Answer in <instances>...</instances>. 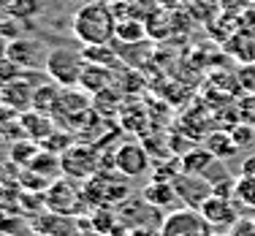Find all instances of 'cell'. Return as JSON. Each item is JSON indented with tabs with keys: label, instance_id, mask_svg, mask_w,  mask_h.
<instances>
[{
	"label": "cell",
	"instance_id": "obj_1",
	"mask_svg": "<svg viewBox=\"0 0 255 236\" xmlns=\"http://www.w3.org/2000/svg\"><path fill=\"white\" fill-rule=\"evenodd\" d=\"M74 35L84 46L112 44L117 35V14L103 0H90L74 14Z\"/></svg>",
	"mask_w": 255,
	"mask_h": 236
},
{
	"label": "cell",
	"instance_id": "obj_12",
	"mask_svg": "<svg viewBox=\"0 0 255 236\" xmlns=\"http://www.w3.org/2000/svg\"><path fill=\"white\" fill-rule=\"evenodd\" d=\"M19 128L25 130L27 138H33V141H44V138H49L54 133V119L52 114H44V112H35V109H30V112L19 114Z\"/></svg>",
	"mask_w": 255,
	"mask_h": 236
},
{
	"label": "cell",
	"instance_id": "obj_29",
	"mask_svg": "<svg viewBox=\"0 0 255 236\" xmlns=\"http://www.w3.org/2000/svg\"><path fill=\"white\" fill-rule=\"evenodd\" d=\"M242 174H245V177H255V152L242 160Z\"/></svg>",
	"mask_w": 255,
	"mask_h": 236
},
{
	"label": "cell",
	"instance_id": "obj_17",
	"mask_svg": "<svg viewBox=\"0 0 255 236\" xmlns=\"http://www.w3.org/2000/svg\"><path fill=\"white\" fill-rule=\"evenodd\" d=\"M60 95H63V87L57 82H44L35 87V95H33V109L35 112H44V114H52L54 106H57Z\"/></svg>",
	"mask_w": 255,
	"mask_h": 236
},
{
	"label": "cell",
	"instance_id": "obj_25",
	"mask_svg": "<svg viewBox=\"0 0 255 236\" xmlns=\"http://www.w3.org/2000/svg\"><path fill=\"white\" fill-rule=\"evenodd\" d=\"M236 82L245 95H255V63H245L236 71Z\"/></svg>",
	"mask_w": 255,
	"mask_h": 236
},
{
	"label": "cell",
	"instance_id": "obj_14",
	"mask_svg": "<svg viewBox=\"0 0 255 236\" xmlns=\"http://www.w3.org/2000/svg\"><path fill=\"white\" fill-rule=\"evenodd\" d=\"M114 82V71L112 68H103V65H93L87 63L82 71V79H79V87L90 95H98L103 90H109Z\"/></svg>",
	"mask_w": 255,
	"mask_h": 236
},
{
	"label": "cell",
	"instance_id": "obj_7",
	"mask_svg": "<svg viewBox=\"0 0 255 236\" xmlns=\"http://www.w3.org/2000/svg\"><path fill=\"white\" fill-rule=\"evenodd\" d=\"M60 163H63V174L76 179H90L98 174V155L90 147H68L60 155Z\"/></svg>",
	"mask_w": 255,
	"mask_h": 236
},
{
	"label": "cell",
	"instance_id": "obj_2",
	"mask_svg": "<svg viewBox=\"0 0 255 236\" xmlns=\"http://www.w3.org/2000/svg\"><path fill=\"white\" fill-rule=\"evenodd\" d=\"M84 57L82 52H74L68 46H60V49H52L46 54L44 71L52 82H57L60 87H79V79H82L84 71Z\"/></svg>",
	"mask_w": 255,
	"mask_h": 236
},
{
	"label": "cell",
	"instance_id": "obj_16",
	"mask_svg": "<svg viewBox=\"0 0 255 236\" xmlns=\"http://www.w3.org/2000/svg\"><path fill=\"white\" fill-rule=\"evenodd\" d=\"M84 63H93V65H103V68H117L120 65V52H114V41L112 44H93V46H84L82 49Z\"/></svg>",
	"mask_w": 255,
	"mask_h": 236
},
{
	"label": "cell",
	"instance_id": "obj_32",
	"mask_svg": "<svg viewBox=\"0 0 255 236\" xmlns=\"http://www.w3.org/2000/svg\"><path fill=\"white\" fill-rule=\"evenodd\" d=\"M0 3H3V0H0Z\"/></svg>",
	"mask_w": 255,
	"mask_h": 236
},
{
	"label": "cell",
	"instance_id": "obj_21",
	"mask_svg": "<svg viewBox=\"0 0 255 236\" xmlns=\"http://www.w3.org/2000/svg\"><path fill=\"white\" fill-rule=\"evenodd\" d=\"M117 41L123 44H144L147 38V27H144L141 19H133V16H125V19H117Z\"/></svg>",
	"mask_w": 255,
	"mask_h": 236
},
{
	"label": "cell",
	"instance_id": "obj_24",
	"mask_svg": "<svg viewBox=\"0 0 255 236\" xmlns=\"http://www.w3.org/2000/svg\"><path fill=\"white\" fill-rule=\"evenodd\" d=\"M68 147H71V133L68 130H54L49 138H44V141H41V149L54 152V155H63Z\"/></svg>",
	"mask_w": 255,
	"mask_h": 236
},
{
	"label": "cell",
	"instance_id": "obj_8",
	"mask_svg": "<svg viewBox=\"0 0 255 236\" xmlns=\"http://www.w3.org/2000/svg\"><path fill=\"white\" fill-rule=\"evenodd\" d=\"M174 187L179 193V201H185V207L190 209H201L204 201H209L215 196L212 182L206 177H196V174H185V171L174 179Z\"/></svg>",
	"mask_w": 255,
	"mask_h": 236
},
{
	"label": "cell",
	"instance_id": "obj_20",
	"mask_svg": "<svg viewBox=\"0 0 255 236\" xmlns=\"http://www.w3.org/2000/svg\"><path fill=\"white\" fill-rule=\"evenodd\" d=\"M228 52L245 63H255V33H236L234 38H228Z\"/></svg>",
	"mask_w": 255,
	"mask_h": 236
},
{
	"label": "cell",
	"instance_id": "obj_26",
	"mask_svg": "<svg viewBox=\"0 0 255 236\" xmlns=\"http://www.w3.org/2000/svg\"><path fill=\"white\" fill-rule=\"evenodd\" d=\"M22 76V68L14 63L11 57H3L0 60V90L5 87V84H11L14 79H19Z\"/></svg>",
	"mask_w": 255,
	"mask_h": 236
},
{
	"label": "cell",
	"instance_id": "obj_28",
	"mask_svg": "<svg viewBox=\"0 0 255 236\" xmlns=\"http://www.w3.org/2000/svg\"><path fill=\"white\" fill-rule=\"evenodd\" d=\"M231 136H234V141L239 144V149H242L245 144L253 141V128H250V125H239V128L231 130Z\"/></svg>",
	"mask_w": 255,
	"mask_h": 236
},
{
	"label": "cell",
	"instance_id": "obj_27",
	"mask_svg": "<svg viewBox=\"0 0 255 236\" xmlns=\"http://www.w3.org/2000/svg\"><path fill=\"white\" fill-rule=\"evenodd\" d=\"M226 236H255V217H239Z\"/></svg>",
	"mask_w": 255,
	"mask_h": 236
},
{
	"label": "cell",
	"instance_id": "obj_10",
	"mask_svg": "<svg viewBox=\"0 0 255 236\" xmlns=\"http://www.w3.org/2000/svg\"><path fill=\"white\" fill-rule=\"evenodd\" d=\"M33 95H35V87L27 76L14 79L11 84H5V87L0 90V101H3L14 114L30 112V109H33Z\"/></svg>",
	"mask_w": 255,
	"mask_h": 236
},
{
	"label": "cell",
	"instance_id": "obj_11",
	"mask_svg": "<svg viewBox=\"0 0 255 236\" xmlns=\"http://www.w3.org/2000/svg\"><path fill=\"white\" fill-rule=\"evenodd\" d=\"M141 198L152 209H174L179 201V193L174 187V182H168V179H152V182L144 187Z\"/></svg>",
	"mask_w": 255,
	"mask_h": 236
},
{
	"label": "cell",
	"instance_id": "obj_23",
	"mask_svg": "<svg viewBox=\"0 0 255 236\" xmlns=\"http://www.w3.org/2000/svg\"><path fill=\"white\" fill-rule=\"evenodd\" d=\"M3 8L11 19H30L38 11V0H3Z\"/></svg>",
	"mask_w": 255,
	"mask_h": 236
},
{
	"label": "cell",
	"instance_id": "obj_6",
	"mask_svg": "<svg viewBox=\"0 0 255 236\" xmlns=\"http://www.w3.org/2000/svg\"><path fill=\"white\" fill-rule=\"evenodd\" d=\"M201 215L206 217V223L212 226V231L220 234V231H231L236 220L242 217L239 207L234 204V198H226V196H212L209 201H204L201 207Z\"/></svg>",
	"mask_w": 255,
	"mask_h": 236
},
{
	"label": "cell",
	"instance_id": "obj_19",
	"mask_svg": "<svg viewBox=\"0 0 255 236\" xmlns=\"http://www.w3.org/2000/svg\"><path fill=\"white\" fill-rule=\"evenodd\" d=\"M206 149H209L217 160H223V157H234L236 152H239V144L234 141L231 130H217V133H212V136L206 138Z\"/></svg>",
	"mask_w": 255,
	"mask_h": 236
},
{
	"label": "cell",
	"instance_id": "obj_30",
	"mask_svg": "<svg viewBox=\"0 0 255 236\" xmlns=\"http://www.w3.org/2000/svg\"><path fill=\"white\" fill-rule=\"evenodd\" d=\"M5 54H8V41H5L3 35H0V60H3Z\"/></svg>",
	"mask_w": 255,
	"mask_h": 236
},
{
	"label": "cell",
	"instance_id": "obj_22",
	"mask_svg": "<svg viewBox=\"0 0 255 236\" xmlns=\"http://www.w3.org/2000/svg\"><path fill=\"white\" fill-rule=\"evenodd\" d=\"M234 198L242 204V207L255 209V177H245V174H239L236 187H234Z\"/></svg>",
	"mask_w": 255,
	"mask_h": 236
},
{
	"label": "cell",
	"instance_id": "obj_31",
	"mask_svg": "<svg viewBox=\"0 0 255 236\" xmlns=\"http://www.w3.org/2000/svg\"><path fill=\"white\" fill-rule=\"evenodd\" d=\"M212 236H226V234H212Z\"/></svg>",
	"mask_w": 255,
	"mask_h": 236
},
{
	"label": "cell",
	"instance_id": "obj_18",
	"mask_svg": "<svg viewBox=\"0 0 255 236\" xmlns=\"http://www.w3.org/2000/svg\"><path fill=\"white\" fill-rule=\"evenodd\" d=\"M38 152H41V144L38 141H33V138H19V141L11 144L8 160L22 171V168H30V163L38 157Z\"/></svg>",
	"mask_w": 255,
	"mask_h": 236
},
{
	"label": "cell",
	"instance_id": "obj_15",
	"mask_svg": "<svg viewBox=\"0 0 255 236\" xmlns=\"http://www.w3.org/2000/svg\"><path fill=\"white\" fill-rule=\"evenodd\" d=\"M215 160H217V157L212 155L206 147H193L190 152H185L179 157L182 171H185V174H196V177H204V174L212 168V163H215Z\"/></svg>",
	"mask_w": 255,
	"mask_h": 236
},
{
	"label": "cell",
	"instance_id": "obj_13",
	"mask_svg": "<svg viewBox=\"0 0 255 236\" xmlns=\"http://www.w3.org/2000/svg\"><path fill=\"white\" fill-rule=\"evenodd\" d=\"M19 68H35L38 63H46V54H41L38 41H27V38H16L8 44V54Z\"/></svg>",
	"mask_w": 255,
	"mask_h": 236
},
{
	"label": "cell",
	"instance_id": "obj_33",
	"mask_svg": "<svg viewBox=\"0 0 255 236\" xmlns=\"http://www.w3.org/2000/svg\"><path fill=\"white\" fill-rule=\"evenodd\" d=\"M253 3H255V0H253Z\"/></svg>",
	"mask_w": 255,
	"mask_h": 236
},
{
	"label": "cell",
	"instance_id": "obj_9",
	"mask_svg": "<svg viewBox=\"0 0 255 236\" xmlns=\"http://www.w3.org/2000/svg\"><path fill=\"white\" fill-rule=\"evenodd\" d=\"M74 193V187H71L65 179H57V182L49 185V190L44 193L46 196V207H49L54 215H74V212L82 209V193H76V196H71Z\"/></svg>",
	"mask_w": 255,
	"mask_h": 236
},
{
	"label": "cell",
	"instance_id": "obj_5",
	"mask_svg": "<svg viewBox=\"0 0 255 236\" xmlns=\"http://www.w3.org/2000/svg\"><path fill=\"white\" fill-rule=\"evenodd\" d=\"M114 168L128 179H138L149 171V152L136 141H125L114 149Z\"/></svg>",
	"mask_w": 255,
	"mask_h": 236
},
{
	"label": "cell",
	"instance_id": "obj_4",
	"mask_svg": "<svg viewBox=\"0 0 255 236\" xmlns=\"http://www.w3.org/2000/svg\"><path fill=\"white\" fill-rule=\"evenodd\" d=\"M212 226L206 223L201 209H171L160 223V236H212Z\"/></svg>",
	"mask_w": 255,
	"mask_h": 236
},
{
	"label": "cell",
	"instance_id": "obj_3",
	"mask_svg": "<svg viewBox=\"0 0 255 236\" xmlns=\"http://www.w3.org/2000/svg\"><path fill=\"white\" fill-rule=\"evenodd\" d=\"M90 93H76L74 87H63L57 106L52 112V119L60 122L65 130L71 128H82L90 117H93V101L87 98Z\"/></svg>",
	"mask_w": 255,
	"mask_h": 236
}]
</instances>
